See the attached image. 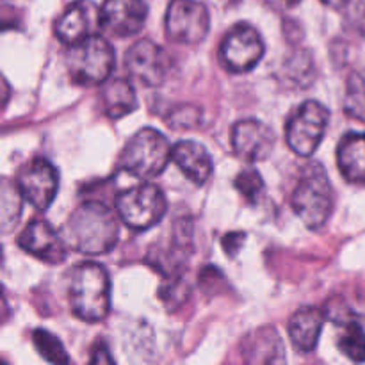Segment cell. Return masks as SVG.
Here are the masks:
<instances>
[{"label": "cell", "mask_w": 365, "mask_h": 365, "mask_svg": "<svg viewBox=\"0 0 365 365\" xmlns=\"http://www.w3.org/2000/svg\"><path fill=\"white\" fill-rule=\"evenodd\" d=\"M118 212L102 202H86L70 214L61 235L70 250L84 255H106L118 242Z\"/></svg>", "instance_id": "6da1fadb"}, {"label": "cell", "mask_w": 365, "mask_h": 365, "mask_svg": "<svg viewBox=\"0 0 365 365\" xmlns=\"http://www.w3.org/2000/svg\"><path fill=\"white\" fill-rule=\"evenodd\" d=\"M68 299L75 317L86 323L106 319L110 309V280L96 262H82L68 280Z\"/></svg>", "instance_id": "7a4b0ae2"}, {"label": "cell", "mask_w": 365, "mask_h": 365, "mask_svg": "<svg viewBox=\"0 0 365 365\" xmlns=\"http://www.w3.org/2000/svg\"><path fill=\"white\" fill-rule=\"evenodd\" d=\"M291 203L296 216L310 230H319L328 223L334 212L335 196L330 178L319 163H310L303 168Z\"/></svg>", "instance_id": "3957f363"}, {"label": "cell", "mask_w": 365, "mask_h": 365, "mask_svg": "<svg viewBox=\"0 0 365 365\" xmlns=\"http://www.w3.org/2000/svg\"><path fill=\"white\" fill-rule=\"evenodd\" d=\"M171 150L173 146L163 132L155 128H141L125 145L118 166L135 178H155L166 170L171 160Z\"/></svg>", "instance_id": "277c9868"}, {"label": "cell", "mask_w": 365, "mask_h": 365, "mask_svg": "<svg viewBox=\"0 0 365 365\" xmlns=\"http://www.w3.org/2000/svg\"><path fill=\"white\" fill-rule=\"evenodd\" d=\"M66 70L78 86H100L109 81L114 70V50L103 36L93 34L68 48Z\"/></svg>", "instance_id": "5b68a950"}, {"label": "cell", "mask_w": 365, "mask_h": 365, "mask_svg": "<svg viewBox=\"0 0 365 365\" xmlns=\"http://www.w3.org/2000/svg\"><path fill=\"white\" fill-rule=\"evenodd\" d=\"M166 196L163 189L150 182L134 185L116 196V212L128 228L135 232L155 227L166 214Z\"/></svg>", "instance_id": "8992f818"}, {"label": "cell", "mask_w": 365, "mask_h": 365, "mask_svg": "<svg viewBox=\"0 0 365 365\" xmlns=\"http://www.w3.org/2000/svg\"><path fill=\"white\" fill-rule=\"evenodd\" d=\"M330 121V113L317 100L303 102L285 125V141L299 157L314 155L324 138Z\"/></svg>", "instance_id": "52a82bcc"}, {"label": "cell", "mask_w": 365, "mask_h": 365, "mask_svg": "<svg viewBox=\"0 0 365 365\" xmlns=\"http://www.w3.org/2000/svg\"><path fill=\"white\" fill-rule=\"evenodd\" d=\"M164 27L171 41L180 45H198L209 34V9L198 0H171Z\"/></svg>", "instance_id": "ba28073f"}, {"label": "cell", "mask_w": 365, "mask_h": 365, "mask_svg": "<svg viewBox=\"0 0 365 365\" xmlns=\"http://www.w3.org/2000/svg\"><path fill=\"white\" fill-rule=\"evenodd\" d=\"M264 52L266 46L259 31L248 24H237L221 41L220 61L232 73H246L262 61Z\"/></svg>", "instance_id": "9c48e42d"}, {"label": "cell", "mask_w": 365, "mask_h": 365, "mask_svg": "<svg viewBox=\"0 0 365 365\" xmlns=\"http://www.w3.org/2000/svg\"><path fill=\"white\" fill-rule=\"evenodd\" d=\"M16 185L24 195L25 202L31 203L39 212H45L56 200L57 189H59V175L50 160L36 157L21 168Z\"/></svg>", "instance_id": "30bf717a"}, {"label": "cell", "mask_w": 365, "mask_h": 365, "mask_svg": "<svg viewBox=\"0 0 365 365\" xmlns=\"http://www.w3.org/2000/svg\"><path fill=\"white\" fill-rule=\"evenodd\" d=\"M125 64L130 77L146 88H157L163 84L170 70V59L163 46L146 38L138 39L127 50Z\"/></svg>", "instance_id": "8fae6325"}, {"label": "cell", "mask_w": 365, "mask_h": 365, "mask_svg": "<svg viewBox=\"0 0 365 365\" xmlns=\"http://www.w3.org/2000/svg\"><path fill=\"white\" fill-rule=\"evenodd\" d=\"M148 6L145 0H103L100 29L116 38L134 36L145 27Z\"/></svg>", "instance_id": "7c38bea8"}, {"label": "cell", "mask_w": 365, "mask_h": 365, "mask_svg": "<svg viewBox=\"0 0 365 365\" xmlns=\"http://www.w3.org/2000/svg\"><path fill=\"white\" fill-rule=\"evenodd\" d=\"M232 148L239 159L246 163H259L269 157L274 146V134L260 120H241L232 128Z\"/></svg>", "instance_id": "4fadbf2b"}, {"label": "cell", "mask_w": 365, "mask_h": 365, "mask_svg": "<svg viewBox=\"0 0 365 365\" xmlns=\"http://www.w3.org/2000/svg\"><path fill=\"white\" fill-rule=\"evenodd\" d=\"M18 246L46 264H59L66 259L68 246L63 235L57 234L50 223L34 220L24 228L18 237Z\"/></svg>", "instance_id": "5bb4252c"}, {"label": "cell", "mask_w": 365, "mask_h": 365, "mask_svg": "<svg viewBox=\"0 0 365 365\" xmlns=\"http://www.w3.org/2000/svg\"><path fill=\"white\" fill-rule=\"evenodd\" d=\"M96 29H100V7L91 0H75L56 21L57 39L68 46L93 36Z\"/></svg>", "instance_id": "9a60e30c"}, {"label": "cell", "mask_w": 365, "mask_h": 365, "mask_svg": "<svg viewBox=\"0 0 365 365\" xmlns=\"http://www.w3.org/2000/svg\"><path fill=\"white\" fill-rule=\"evenodd\" d=\"M171 163L196 185H203L210 178L214 163L203 145L196 141H180L171 150Z\"/></svg>", "instance_id": "2e32d148"}, {"label": "cell", "mask_w": 365, "mask_h": 365, "mask_svg": "<svg viewBox=\"0 0 365 365\" xmlns=\"http://www.w3.org/2000/svg\"><path fill=\"white\" fill-rule=\"evenodd\" d=\"M324 324V314L314 307L296 310L289 319V337L294 349L302 355H310L317 348L321 330Z\"/></svg>", "instance_id": "e0dca14e"}, {"label": "cell", "mask_w": 365, "mask_h": 365, "mask_svg": "<svg viewBox=\"0 0 365 365\" xmlns=\"http://www.w3.org/2000/svg\"><path fill=\"white\" fill-rule=\"evenodd\" d=\"M241 355L250 364L285 362L284 342L274 328H260L250 334L242 342Z\"/></svg>", "instance_id": "ac0fdd59"}, {"label": "cell", "mask_w": 365, "mask_h": 365, "mask_svg": "<svg viewBox=\"0 0 365 365\" xmlns=\"http://www.w3.org/2000/svg\"><path fill=\"white\" fill-rule=\"evenodd\" d=\"M337 164L348 182L365 184V134H348L337 148Z\"/></svg>", "instance_id": "d6986e66"}, {"label": "cell", "mask_w": 365, "mask_h": 365, "mask_svg": "<svg viewBox=\"0 0 365 365\" xmlns=\"http://www.w3.org/2000/svg\"><path fill=\"white\" fill-rule=\"evenodd\" d=\"M102 109L110 120H120L138 109V96L130 81L114 78L102 91Z\"/></svg>", "instance_id": "ffe728a7"}, {"label": "cell", "mask_w": 365, "mask_h": 365, "mask_svg": "<svg viewBox=\"0 0 365 365\" xmlns=\"http://www.w3.org/2000/svg\"><path fill=\"white\" fill-rule=\"evenodd\" d=\"M282 81L294 89L309 88L314 81V59L309 50H298L284 61Z\"/></svg>", "instance_id": "44dd1931"}, {"label": "cell", "mask_w": 365, "mask_h": 365, "mask_svg": "<svg viewBox=\"0 0 365 365\" xmlns=\"http://www.w3.org/2000/svg\"><path fill=\"white\" fill-rule=\"evenodd\" d=\"M342 107L351 120L365 123V70L353 71L348 77Z\"/></svg>", "instance_id": "7402d4cb"}, {"label": "cell", "mask_w": 365, "mask_h": 365, "mask_svg": "<svg viewBox=\"0 0 365 365\" xmlns=\"http://www.w3.org/2000/svg\"><path fill=\"white\" fill-rule=\"evenodd\" d=\"M337 346L342 355L348 356L351 362H365V331L356 321L344 323V328L339 334Z\"/></svg>", "instance_id": "603a6c76"}, {"label": "cell", "mask_w": 365, "mask_h": 365, "mask_svg": "<svg viewBox=\"0 0 365 365\" xmlns=\"http://www.w3.org/2000/svg\"><path fill=\"white\" fill-rule=\"evenodd\" d=\"M32 342L34 348L38 349L39 355L50 364H70V356H68L66 349H64L63 342L50 331L38 328L32 331Z\"/></svg>", "instance_id": "cb8c5ba5"}, {"label": "cell", "mask_w": 365, "mask_h": 365, "mask_svg": "<svg viewBox=\"0 0 365 365\" xmlns=\"http://www.w3.org/2000/svg\"><path fill=\"white\" fill-rule=\"evenodd\" d=\"M24 195L18 189L16 182L4 180L2 185V227L4 232H9L11 227H14L21 214V203H24Z\"/></svg>", "instance_id": "d4e9b609"}, {"label": "cell", "mask_w": 365, "mask_h": 365, "mask_svg": "<svg viewBox=\"0 0 365 365\" xmlns=\"http://www.w3.org/2000/svg\"><path fill=\"white\" fill-rule=\"evenodd\" d=\"M234 185L248 203H257L264 195V180L259 171L253 170V168L242 170L235 177Z\"/></svg>", "instance_id": "484cf974"}, {"label": "cell", "mask_w": 365, "mask_h": 365, "mask_svg": "<svg viewBox=\"0 0 365 365\" xmlns=\"http://www.w3.org/2000/svg\"><path fill=\"white\" fill-rule=\"evenodd\" d=\"M200 121H202V110L195 106L175 107L171 110L170 118H168V125L173 128H178V130L198 127Z\"/></svg>", "instance_id": "4316f807"}, {"label": "cell", "mask_w": 365, "mask_h": 365, "mask_svg": "<svg viewBox=\"0 0 365 365\" xmlns=\"http://www.w3.org/2000/svg\"><path fill=\"white\" fill-rule=\"evenodd\" d=\"M349 25L353 31L359 32L360 36H365V0H356L349 11Z\"/></svg>", "instance_id": "83f0119b"}, {"label": "cell", "mask_w": 365, "mask_h": 365, "mask_svg": "<svg viewBox=\"0 0 365 365\" xmlns=\"http://www.w3.org/2000/svg\"><path fill=\"white\" fill-rule=\"evenodd\" d=\"M89 362L91 364H113L114 359L110 356L109 349H107V346L103 344V342H96V346L93 348V351H91V359H89Z\"/></svg>", "instance_id": "f1b7e54d"}, {"label": "cell", "mask_w": 365, "mask_h": 365, "mask_svg": "<svg viewBox=\"0 0 365 365\" xmlns=\"http://www.w3.org/2000/svg\"><path fill=\"white\" fill-rule=\"evenodd\" d=\"M242 242H245V234L237 232V234H228L223 239V248L227 252V255H235L237 250L241 248Z\"/></svg>", "instance_id": "f546056e"}, {"label": "cell", "mask_w": 365, "mask_h": 365, "mask_svg": "<svg viewBox=\"0 0 365 365\" xmlns=\"http://www.w3.org/2000/svg\"><path fill=\"white\" fill-rule=\"evenodd\" d=\"M262 2L274 11H287L298 6L302 0H262Z\"/></svg>", "instance_id": "4dcf8cb0"}, {"label": "cell", "mask_w": 365, "mask_h": 365, "mask_svg": "<svg viewBox=\"0 0 365 365\" xmlns=\"http://www.w3.org/2000/svg\"><path fill=\"white\" fill-rule=\"evenodd\" d=\"M321 2H323L327 7H330V9L342 11V9H346V7H348L349 0H321Z\"/></svg>", "instance_id": "1f68e13d"}]
</instances>
